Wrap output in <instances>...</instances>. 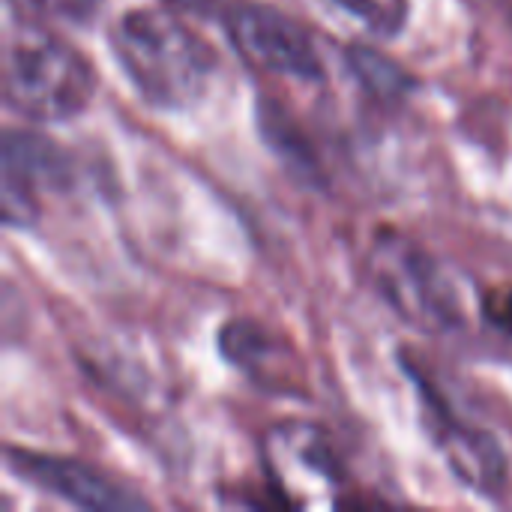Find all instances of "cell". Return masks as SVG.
Listing matches in <instances>:
<instances>
[{"mask_svg":"<svg viewBox=\"0 0 512 512\" xmlns=\"http://www.w3.org/2000/svg\"><path fill=\"white\" fill-rule=\"evenodd\" d=\"M219 351L228 363H234L264 390H276L282 396L300 390V369L288 342H282L273 330L249 318H234L219 330Z\"/></svg>","mask_w":512,"mask_h":512,"instance_id":"cell-9","label":"cell"},{"mask_svg":"<svg viewBox=\"0 0 512 512\" xmlns=\"http://www.w3.org/2000/svg\"><path fill=\"white\" fill-rule=\"evenodd\" d=\"M27 9H36L42 15L69 21V24H84L93 18V12L99 9L102 0H21Z\"/></svg>","mask_w":512,"mask_h":512,"instance_id":"cell-13","label":"cell"},{"mask_svg":"<svg viewBox=\"0 0 512 512\" xmlns=\"http://www.w3.org/2000/svg\"><path fill=\"white\" fill-rule=\"evenodd\" d=\"M96 93L93 66L78 48L42 30H21L3 60V99L30 123H63L87 111Z\"/></svg>","mask_w":512,"mask_h":512,"instance_id":"cell-2","label":"cell"},{"mask_svg":"<svg viewBox=\"0 0 512 512\" xmlns=\"http://www.w3.org/2000/svg\"><path fill=\"white\" fill-rule=\"evenodd\" d=\"M72 186L69 153L42 132L6 129L3 132V222L24 228L39 216L42 198Z\"/></svg>","mask_w":512,"mask_h":512,"instance_id":"cell-6","label":"cell"},{"mask_svg":"<svg viewBox=\"0 0 512 512\" xmlns=\"http://www.w3.org/2000/svg\"><path fill=\"white\" fill-rule=\"evenodd\" d=\"M6 468L36 486L45 495H54L72 507L81 510H102V512H126V510H147L150 504L114 480L111 474L69 459V456H54V453H36L24 447H6Z\"/></svg>","mask_w":512,"mask_h":512,"instance_id":"cell-7","label":"cell"},{"mask_svg":"<svg viewBox=\"0 0 512 512\" xmlns=\"http://www.w3.org/2000/svg\"><path fill=\"white\" fill-rule=\"evenodd\" d=\"M378 36H396L408 21V0H333Z\"/></svg>","mask_w":512,"mask_h":512,"instance_id":"cell-12","label":"cell"},{"mask_svg":"<svg viewBox=\"0 0 512 512\" xmlns=\"http://www.w3.org/2000/svg\"><path fill=\"white\" fill-rule=\"evenodd\" d=\"M483 315L495 330L512 339V285L495 288L483 297Z\"/></svg>","mask_w":512,"mask_h":512,"instance_id":"cell-14","label":"cell"},{"mask_svg":"<svg viewBox=\"0 0 512 512\" xmlns=\"http://www.w3.org/2000/svg\"><path fill=\"white\" fill-rule=\"evenodd\" d=\"M405 372L423 390V399H426L429 417H432L435 444L444 453V459L450 462L453 474L483 495L501 492L507 486V456H504L501 444L495 441V435L459 420V414H453V408L441 399V393L435 387H429V381L417 372V366L408 363Z\"/></svg>","mask_w":512,"mask_h":512,"instance_id":"cell-8","label":"cell"},{"mask_svg":"<svg viewBox=\"0 0 512 512\" xmlns=\"http://www.w3.org/2000/svg\"><path fill=\"white\" fill-rule=\"evenodd\" d=\"M111 51L135 93L159 111L198 105L216 75V51L174 9L135 6L111 27Z\"/></svg>","mask_w":512,"mask_h":512,"instance_id":"cell-1","label":"cell"},{"mask_svg":"<svg viewBox=\"0 0 512 512\" xmlns=\"http://www.w3.org/2000/svg\"><path fill=\"white\" fill-rule=\"evenodd\" d=\"M219 21L228 33V42L249 66L297 81L324 78V60L318 54L315 36L282 9L240 0L222 9Z\"/></svg>","mask_w":512,"mask_h":512,"instance_id":"cell-4","label":"cell"},{"mask_svg":"<svg viewBox=\"0 0 512 512\" xmlns=\"http://www.w3.org/2000/svg\"><path fill=\"white\" fill-rule=\"evenodd\" d=\"M174 12H189V15H201V18H216L222 15L219 0H165Z\"/></svg>","mask_w":512,"mask_h":512,"instance_id":"cell-15","label":"cell"},{"mask_svg":"<svg viewBox=\"0 0 512 512\" xmlns=\"http://www.w3.org/2000/svg\"><path fill=\"white\" fill-rule=\"evenodd\" d=\"M345 63L351 69V75L357 78V84L384 99V102H393V99H405L411 90H414V78L408 75L405 66H399L396 60H390L387 54H381L378 48L372 45H348L345 48Z\"/></svg>","mask_w":512,"mask_h":512,"instance_id":"cell-11","label":"cell"},{"mask_svg":"<svg viewBox=\"0 0 512 512\" xmlns=\"http://www.w3.org/2000/svg\"><path fill=\"white\" fill-rule=\"evenodd\" d=\"M369 270L381 297L405 324L423 333H447L462 324V300L453 279L435 255L405 234L378 231Z\"/></svg>","mask_w":512,"mask_h":512,"instance_id":"cell-3","label":"cell"},{"mask_svg":"<svg viewBox=\"0 0 512 512\" xmlns=\"http://www.w3.org/2000/svg\"><path fill=\"white\" fill-rule=\"evenodd\" d=\"M264 468L288 507L339 504L345 468L333 438L312 423H279L264 438Z\"/></svg>","mask_w":512,"mask_h":512,"instance_id":"cell-5","label":"cell"},{"mask_svg":"<svg viewBox=\"0 0 512 512\" xmlns=\"http://www.w3.org/2000/svg\"><path fill=\"white\" fill-rule=\"evenodd\" d=\"M258 126H261V138L288 165L291 174H297L306 183L321 180V168L312 153V144L306 141L303 126H297L288 111H282L273 99H261L258 102Z\"/></svg>","mask_w":512,"mask_h":512,"instance_id":"cell-10","label":"cell"}]
</instances>
